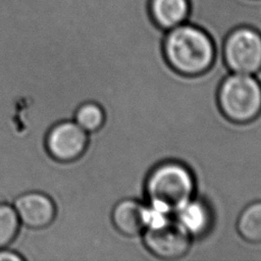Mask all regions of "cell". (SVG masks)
Listing matches in <instances>:
<instances>
[{"label": "cell", "instance_id": "obj_1", "mask_svg": "<svg viewBox=\"0 0 261 261\" xmlns=\"http://www.w3.org/2000/svg\"><path fill=\"white\" fill-rule=\"evenodd\" d=\"M163 53L174 71L188 76L206 72L215 60V47L210 36L187 21L166 31Z\"/></svg>", "mask_w": 261, "mask_h": 261}, {"label": "cell", "instance_id": "obj_2", "mask_svg": "<svg viewBox=\"0 0 261 261\" xmlns=\"http://www.w3.org/2000/svg\"><path fill=\"white\" fill-rule=\"evenodd\" d=\"M197 193L196 178L182 162L166 160L155 165L149 172L145 185V201H158L173 213Z\"/></svg>", "mask_w": 261, "mask_h": 261}, {"label": "cell", "instance_id": "obj_3", "mask_svg": "<svg viewBox=\"0 0 261 261\" xmlns=\"http://www.w3.org/2000/svg\"><path fill=\"white\" fill-rule=\"evenodd\" d=\"M217 104L228 120L251 122L261 113V84L254 74L229 72L218 87Z\"/></svg>", "mask_w": 261, "mask_h": 261}, {"label": "cell", "instance_id": "obj_4", "mask_svg": "<svg viewBox=\"0 0 261 261\" xmlns=\"http://www.w3.org/2000/svg\"><path fill=\"white\" fill-rule=\"evenodd\" d=\"M222 58L229 72L256 75L261 70V34L247 25L233 29L224 40Z\"/></svg>", "mask_w": 261, "mask_h": 261}, {"label": "cell", "instance_id": "obj_5", "mask_svg": "<svg viewBox=\"0 0 261 261\" xmlns=\"http://www.w3.org/2000/svg\"><path fill=\"white\" fill-rule=\"evenodd\" d=\"M142 241L155 261H184L194 240L173 220L165 226L144 230Z\"/></svg>", "mask_w": 261, "mask_h": 261}, {"label": "cell", "instance_id": "obj_6", "mask_svg": "<svg viewBox=\"0 0 261 261\" xmlns=\"http://www.w3.org/2000/svg\"><path fill=\"white\" fill-rule=\"evenodd\" d=\"M87 143L88 133L74 120H63L56 123L46 137L48 152L61 161L77 158L85 151Z\"/></svg>", "mask_w": 261, "mask_h": 261}, {"label": "cell", "instance_id": "obj_7", "mask_svg": "<svg viewBox=\"0 0 261 261\" xmlns=\"http://www.w3.org/2000/svg\"><path fill=\"white\" fill-rule=\"evenodd\" d=\"M173 220L194 241H198L210 232L213 213L203 199L195 196L173 213Z\"/></svg>", "mask_w": 261, "mask_h": 261}, {"label": "cell", "instance_id": "obj_8", "mask_svg": "<svg viewBox=\"0 0 261 261\" xmlns=\"http://www.w3.org/2000/svg\"><path fill=\"white\" fill-rule=\"evenodd\" d=\"M20 223L29 227H42L49 224L55 214V206L49 196L42 192H27L12 203Z\"/></svg>", "mask_w": 261, "mask_h": 261}, {"label": "cell", "instance_id": "obj_9", "mask_svg": "<svg viewBox=\"0 0 261 261\" xmlns=\"http://www.w3.org/2000/svg\"><path fill=\"white\" fill-rule=\"evenodd\" d=\"M143 205L144 201L124 198L113 206L111 220L118 232L127 238H142L145 230Z\"/></svg>", "mask_w": 261, "mask_h": 261}, {"label": "cell", "instance_id": "obj_10", "mask_svg": "<svg viewBox=\"0 0 261 261\" xmlns=\"http://www.w3.org/2000/svg\"><path fill=\"white\" fill-rule=\"evenodd\" d=\"M188 0H151L150 10L154 21L164 31H168L187 21Z\"/></svg>", "mask_w": 261, "mask_h": 261}, {"label": "cell", "instance_id": "obj_11", "mask_svg": "<svg viewBox=\"0 0 261 261\" xmlns=\"http://www.w3.org/2000/svg\"><path fill=\"white\" fill-rule=\"evenodd\" d=\"M240 237L249 244L261 245V200L246 205L237 219Z\"/></svg>", "mask_w": 261, "mask_h": 261}, {"label": "cell", "instance_id": "obj_12", "mask_svg": "<svg viewBox=\"0 0 261 261\" xmlns=\"http://www.w3.org/2000/svg\"><path fill=\"white\" fill-rule=\"evenodd\" d=\"M73 120L87 133H93L102 126L105 120V113L99 104L89 101L77 107Z\"/></svg>", "mask_w": 261, "mask_h": 261}, {"label": "cell", "instance_id": "obj_13", "mask_svg": "<svg viewBox=\"0 0 261 261\" xmlns=\"http://www.w3.org/2000/svg\"><path fill=\"white\" fill-rule=\"evenodd\" d=\"M20 220L12 204L0 203V248L7 247L16 236Z\"/></svg>", "mask_w": 261, "mask_h": 261}, {"label": "cell", "instance_id": "obj_14", "mask_svg": "<svg viewBox=\"0 0 261 261\" xmlns=\"http://www.w3.org/2000/svg\"><path fill=\"white\" fill-rule=\"evenodd\" d=\"M0 261H23L19 254L8 247L0 248Z\"/></svg>", "mask_w": 261, "mask_h": 261}]
</instances>
